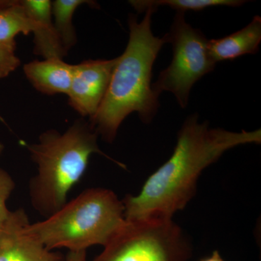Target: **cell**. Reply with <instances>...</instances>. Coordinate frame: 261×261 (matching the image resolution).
Returning a JSON list of instances; mask_svg holds the SVG:
<instances>
[{
	"label": "cell",
	"instance_id": "obj_16",
	"mask_svg": "<svg viewBox=\"0 0 261 261\" xmlns=\"http://www.w3.org/2000/svg\"><path fill=\"white\" fill-rule=\"evenodd\" d=\"M20 65V60L15 54V47L0 41V80L9 76Z\"/></svg>",
	"mask_w": 261,
	"mask_h": 261
},
{
	"label": "cell",
	"instance_id": "obj_2",
	"mask_svg": "<svg viewBox=\"0 0 261 261\" xmlns=\"http://www.w3.org/2000/svg\"><path fill=\"white\" fill-rule=\"evenodd\" d=\"M154 10H146L144 18L128 16L129 39L124 51L117 57L106 96L90 124L108 143H113L126 117L138 113L149 124L159 111V95L152 88V67L165 44L164 37H154L151 29Z\"/></svg>",
	"mask_w": 261,
	"mask_h": 261
},
{
	"label": "cell",
	"instance_id": "obj_15",
	"mask_svg": "<svg viewBox=\"0 0 261 261\" xmlns=\"http://www.w3.org/2000/svg\"><path fill=\"white\" fill-rule=\"evenodd\" d=\"M15 183L13 177L4 168L0 167V228L9 218L11 211L7 207V201L14 191Z\"/></svg>",
	"mask_w": 261,
	"mask_h": 261
},
{
	"label": "cell",
	"instance_id": "obj_18",
	"mask_svg": "<svg viewBox=\"0 0 261 261\" xmlns=\"http://www.w3.org/2000/svg\"><path fill=\"white\" fill-rule=\"evenodd\" d=\"M199 261H225L218 250H215L209 256L200 259Z\"/></svg>",
	"mask_w": 261,
	"mask_h": 261
},
{
	"label": "cell",
	"instance_id": "obj_9",
	"mask_svg": "<svg viewBox=\"0 0 261 261\" xmlns=\"http://www.w3.org/2000/svg\"><path fill=\"white\" fill-rule=\"evenodd\" d=\"M33 22L34 53L44 59L59 58L67 55L53 23L51 1L49 0H20Z\"/></svg>",
	"mask_w": 261,
	"mask_h": 261
},
{
	"label": "cell",
	"instance_id": "obj_6",
	"mask_svg": "<svg viewBox=\"0 0 261 261\" xmlns=\"http://www.w3.org/2000/svg\"><path fill=\"white\" fill-rule=\"evenodd\" d=\"M166 37L172 46L173 59L160 73L152 88L159 95L171 92L180 107L185 109L192 87L214 71L216 63L209 53L208 39L200 29L187 23L185 13L176 12Z\"/></svg>",
	"mask_w": 261,
	"mask_h": 261
},
{
	"label": "cell",
	"instance_id": "obj_3",
	"mask_svg": "<svg viewBox=\"0 0 261 261\" xmlns=\"http://www.w3.org/2000/svg\"><path fill=\"white\" fill-rule=\"evenodd\" d=\"M98 137L90 123L79 120L63 133L45 130L37 143L27 145L38 171L29 181V197L39 214L49 217L66 204L68 192L84 176L92 154H101L125 168L99 149Z\"/></svg>",
	"mask_w": 261,
	"mask_h": 261
},
{
	"label": "cell",
	"instance_id": "obj_13",
	"mask_svg": "<svg viewBox=\"0 0 261 261\" xmlns=\"http://www.w3.org/2000/svg\"><path fill=\"white\" fill-rule=\"evenodd\" d=\"M33 22L20 3L15 0L13 4L0 9V41L15 47V38L19 34L32 33Z\"/></svg>",
	"mask_w": 261,
	"mask_h": 261
},
{
	"label": "cell",
	"instance_id": "obj_1",
	"mask_svg": "<svg viewBox=\"0 0 261 261\" xmlns=\"http://www.w3.org/2000/svg\"><path fill=\"white\" fill-rule=\"evenodd\" d=\"M199 115L187 117L177 134L172 155L146 180L137 195L122 200L126 221L172 219L195 195L201 173L228 149L260 144L261 130L230 132L199 123Z\"/></svg>",
	"mask_w": 261,
	"mask_h": 261
},
{
	"label": "cell",
	"instance_id": "obj_11",
	"mask_svg": "<svg viewBox=\"0 0 261 261\" xmlns=\"http://www.w3.org/2000/svg\"><path fill=\"white\" fill-rule=\"evenodd\" d=\"M261 42V18L253 17L245 28L226 37L208 40V50L215 63L232 61L259 51Z\"/></svg>",
	"mask_w": 261,
	"mask_h": 261
},
{
	"label": "cell",
	"instance_id": "obj_10",
	"mask_svg": "<svg viewBox=\"0 0 261 261\" xmlns=\"http://www.w3.org/2000/svg\"><path fill=\"white\" fill-rule=\"evenodd\" d=\"M23 72L33 87L47 95H68L71 84L73 65L62 58L34 61L24 65Z\"/></svg>",
	"mask_w": 261,
	"mask_h": 261
},
{
	"label": "cell",
	"instance_id": "obj_17",
	"mask_svg": "<svg viewBox=\"0 0 261 261\" xmlns=\"http://www.w3.org/2000/svg\"><path fill=\"white\" fill-rule=\"evenodd\" d=\"M66 261H87L86 250L83 251H70L67 255Z\"/></svg>",
	"mask_w": 261,
	"mask_h": 261
},
{
	"label": "cell",
	"instance_id": "obj_12",
	"mask_svg": "<svg viewBox=\"0 0 261 261\" xmlns=\"http://www.w3.org/2000/svg\"><path fill=\"white\" fill-rule=\"evenodd\" d=\"M87 5L96 8L97 3L90 0H55L51 2V17L57 34L65 51L76 44L77 36L73 23V15L80 7Z\"/></svg>",
	"mask_w": 261,
	"mask_h": 261
},
{
	"label": "cell",
	"instance_id": "obj_8",
	"mask_svg": "<svg viewBox=\"0 0 261 261\" xmlns=\"http://www.w3.org/2000/svg\"><path fill=\"white\" fill-rule=\"evenodd\" d=\"M29 224L23 209L11 211L0 228V261H64L61 253L48 250L27 232Z\"/></svg>",
	"mask_w": 261,
	"mask_h": 261
},
{
	"label": "cell",
	"instance_id": "obj_14",
	"mask_svg": "<svg viewBox=\"0 0 261 261\" xmlns=\"http://www.w3.org/2000/svg\"><path fill=\"white\" fill-rule=\"evenodd\" d=\"M243 0H130L128 3L138 13L148 9L156 11L161 6H167L176 12L201 11L211 7L227 6L238 8L246 3Z\"/></svg>",
	"mask_w": 261,
	"mask_h": 261
},
{
	"label": "cell",
	"instance_id": "obj_5",
	"mask_svg": "<svg viewBox=\"0 0 261 261\" xmlns=\"http://www.w3.org/2000/svg\"><path fill=\"white\" fill-rule=\"evenodd\" d=\"M192 254L191 243L172 219H146L126 221L92 261H190Z\"/></svg>",
	"mask_w": 261,
	"mask_h": 261
},
{
	"label": "cell",
	"instance_id": "obj_19",
	"mask_svg": "<svg viewBox=\"0 0 261 261\" xmlns=\"http://www.w3.org/2000/svg\"><path fill=\"white\" fill-rule=\"evenodd\" d=\"M15 0H0V9L13 4Z\"/></svg>",
	"mask_w": 261,
	"mask_h": 261
},
{
	"label": "cell",
	"instance_id": "obj_20",
	"mask_svg": "<svg viewBox=\"0 0 261 261\" xmlns=\"http://www.w3.org/2000/svg\"><path fill=\"white\" fill-rule=\"evenodd\" d=\"M4 145H3V142H0V155L3 154V151H4Z\"/></svg>",
	"mask_w": 261,
	"mask_h": 261
},
{
	"label": "cell",
	"instance_id": "obj_7",
	"mask_svg": "<svg viewBox=\"0 0 261 261\" xmlns=\"http://www.w3.org/2000/svg\"><path fill=\"white\" fill-rule=\"evenodd\" d=\"M117 58L111 60H87L73 65L71 84L68 92L70 107L89 119L97 113L102 103Z\"/></svg>",
	"mask_w": 261,
	"mask_h": 261
},
{
	"label": "cell",
	"instance_id": "obj_4",
	"mask_svg": "<svg viewBox=\"0 0 261 261\" xmlns=\"http://www.w3.org/2000/svg\"><path fill=\"white\" fill-rule=\"evenodd\" d=\"M122 200L111 190L87 189L44 221L29 224L27 232L49 250L83 251L106 246L126 223Z\"/></svg>",
	"mask_w": 261,
	"mask_h": 261
}]
</instances>
